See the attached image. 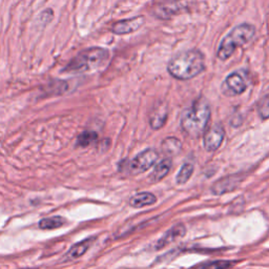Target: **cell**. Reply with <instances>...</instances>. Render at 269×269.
Wrapping results in <instances>:
<instances>
[{
    "label": "cell",
    "instance_id": "6da1fadb",
    "mask_svg": "<svg viewBox=\"0 0 269 269\" xmlns=\"http://www.w3.org/2000/svg\"><path fill=\"white\" fill-rule=\"evenodd\" d=\"M205 56L199 50H184L172 57L168 64V73L178 80H190L205 70Z\"/></svg>",
    "mask_w": 269,
    "mask_h": 269
},
{
    "label": "cell",
    "instance_id": "7a4b0ae2",
    "mask_svg": "<svg viewBox=\"0 0 269 269\" xmlns=\"http://www.w3.org/2000/svg\"><path fill=\"white\" fill-rule=\"evenodd\" d=\"M210 117V104L205 98H200L182 114L181 128L188 137L199 138L208 128Z\"/></svg>",
    "mask_w": 269,
    "mask_h": 269
},
{
    "label": "cell",
    "instance_id": "3957f363",
    "mask_svg": "<svg viewBox=\"0 0 269 269\" xmlns=\"http://www.w3.org/2000/svg\"><path fill=\"white\" fill-rule=\"evenodd\" d=\"M110 59V52L106 48L94 46L81 50L72 59L62 73L84 74L94 72L104 66Z\"/></svg>",
    "mask_w": 269,
    "mask_h": 269
},
{
    "label": "cell",
    "instance_id": "277c9868",
    "mask_svg": "<svg viewBox=\"0 0 269 269\" xmlns=\"http://www.w3.org/2000/svg\"><path fill=\"white\" fill-rule=\"evenodd\" d=\"M254 34L256 28L252 24H242L234 26L221 41L216 56L222 61L230 59L236 50L250 42Z\"/></svg>",
    "mask_w": 269,
    "mask_h": 269
},
{
    "label": "cell",
    "instance_id": "5b68a950",
    "mask_svg": "<svg viewBox=\"0 0 269 269\" xmlns=\"http://www.w3.org/2000/svg\"><path fill=\"white\" fill-rule=\"evenodd\" d=\"M196 0H164L154 6L152 15L158 19L168 20L172 17L188 12L194 6Z\"/></svg>",
    "mask_w": 269,
    "mask_h": 269
},
{
    "label": "cell",
    "instance_id": "8992f818",
    "mask_svg": "<svg viewBox=\"0 0 269 269\" xmlns=\"http://www.w3.org/2000/svg\"><path fill=\"white\" fill-rule=\"evenodd\" d=\"M250 84V72L246 70H238L226 77L221 86V88L224 95L234 97L243 94Z\"/></svg>",
    "mask_w": 269,
    "mask_h": 269
},
{
    "label": "cell",
    "instance_id": "52a82bcc",
    "mask_svg": "<svg viewBox=\"0 0 269 269\" xmlns=\"http://www.w3.org/2000/svg\"><path fill=\"white\" fill-rule=\"evenodd\" d=\"M159 159V154L156 150L148 148L138 154L136 157L130 161L128 170L132 174H139L146 172L154 166Z\"/></svg>",
    "mask_w": 269,
    "mask_h": 269
},
{
    "label": "cell",
    "instance_id": "ba28073f",
    "mask_svg": "<svg viewBox=\"0 0 269 269\" xmlns=\"http://www.w3.org/2000/svg\"><path fill=\"white\" fill-rule=\"evenodd\" d=\"M225 130L220 123H214L204 132V148L208 152H214L218 150L224 141Z\"/></svg>",
    "mask_w": 269,
    "mask_h": 269
},
{
    "label": "cell",
    "instance_id": "9c48e42d",
    "mask_svg": "<svg viewBox=\"0 0 269 269\" xmlns=\"http://www.w3.org/2000/svg\"><path fill=\"white\" fill-rule=\"evenodd\" d=\"M243 179H244L243 176L239 174L227 176V177H224L216 182H214L210 190L214 194H216V196L234 192L239 188Z\"/></svg>",
    "mask_w": 269,
    "mask_h": 269
},
{
    "label": "cell",
    "instance_id": "30bf717a",
    "mask_svg": "<svg viewBox=\"0 0 269 269\" xmlns=\"http://www.w3.org/2000/svg\"><path fill=\"white\" fill-rule=\"evenodd\" d=\"M146 22L143 16L132 17L130 19H123L112 26V32L116 35H126L136 32Z\"/></svg>",
    "mask_w": 269,
    "mask_h": 269
},
{
    "label": "cell",
    "instance_id": "8fae6325",
    "mask_svg": "<svg viewBox=\"0 0 269 269\" xmlns=\"http://www.w3.org/2000/svg\"><path fill=\"white\" fill-rule=\"evenodd\" d=\"M168 106L165 103H160V104L154 106L150 114V128L154 130L162 128L168 120Z\"/></svg>",
    "mask_w": 269,
    "mask_h": 269
},
{
    "label": "cell",
    "instance_id": "7c38bea8",
    "mask_svg": "<svg viewBox=\"0 0 269 269\" xmlns=\"http://www.w3.org/2000/svg\"><path fill=\"white\" fill-rule=\"evenodd\" d=\"M185 234H186V230H185V226L183 224H177V225L172 226L170 230L165 232L158 240V242L156 244V250H162V248H164L165 246H168L172 241H174L176 239H178V238H183L185 236Z\"/></svg>",
    "mask_w": 269,
    "mask_h": 269
},
{
    "label": "cell",
    "instance_id": "4fadbf2b",
    "mask_svg": "<svg viewBox=\"0 0 269 269\" xmlns=\"http://www.w3.org/2000/svg\"><path fill=\"white\" fill-rule=\"evenodd\" d=\"M172 160L170 158L161 160L156 165V166H154V170L150 174L148 181L150 183H157V182H160L161 180H163L168 174V172L172 168Z\"/></svg>",
    "mask_w": 269,
    "mask_h": 269
},
{
    "label": "cell",
    "instance_id": "5bb4252c",
    "mask_svg": "<svg viewBox=\"0 0 269 269\" xmlns=\"http://www.w3.org/2000/svg\"><path fill=\"white\" fill-rule=\"evenodd\" d=\"M156 202H157V196L152 192H146L136 194L134 196H132L130 200V206L134 208H146V206L152 205Z\"/></svg>",
    "mask_w": 269,
    "mask_h": 269
},
{
    "label": "cell",
    "instance_id": "9a60e30c",
    "mask_svg": "<svg viewBox=\"0 0 269 269\" xmlns=\"http://www.w3.org/2000/svg\"><path fill=\"white\" fill-rule=\"evenodd\" d=\"M92 241H94V238H88V239H86L84 241H81V242L72 246L70 250H68V252L66 256V260H68V261L76 260V258L84 256L88 250V248L90 247Z\"/></svg>",
    "mask_w": 269,
    "mask_h": 269
},
{
    "label": "cell",
    "instance_id": "2e32d148",
    "mask_svg": "<svg viewBox=\"0 0 269 269\" xmlns=\"http://www.w3.org/2000/svg\"><path fill=\"white\" fill-rule=\"evenodd\" d=\"M161 148L166 156H177L182 150V142L176 137H168L162 141Z\"/></svg>",
    "mask_w": 269,
    "mask_h": 269
},
{
    "label": "cell",
    "instance_id": "e0dca14e",
    "mask_svg": "<svg viewBox=\"0 0 269 269\" xmlns=\"http://www.w3.org/2000/svg\"><path fill=\"white\" fill-rule=\"evenodd\" d=\"M68 90V82L64 80H55L48 84V86L44 88L46 90V94L50 96H57L62 95Z\"/></svg>",
    "mask_w": 269,
    "mask_h": 269
},
{
    "label": "cell",
    "instance_id": "ac0fdd59",
    "mask_svg": "<svg viewBox=\"0 0 269 269\" xmlns=\"http://www.w3.org/2000/svg\"><path fill=\"white\" fill-rule=\"evenodd\" d=\"M66 223V219L62 218V216H50V218L41 220L38 225L41 230H56L64 226Z\"/></svg>",
    "mask_w": 269,
    "mask_h": 269
},
{
    "label": "cell",
    "instance_id": "d6986e66",
    "mask_svg": "<svg viewBox=\"0 0 269 269\" xmlns=\"http://www.w3.org/2000/svg\"><path fill=\"white\" fill-rule=\"evenodd\" d=\"M98 139V134L94 130H86L82 134H79V137L77 139V146L81 148H86L90 146L92 143L96 142Z\"/></svg>",
    "mask_w": 269,
    "mask_h": 269
},
{
    "label": "cell",
    "instance_id": "ffe728a7",
    "mask_svg": "<svg viewBox=\"0 0 269 269\" xmlns=\"http://www.w3.org/2000/svg\"><path fill=\"white\" fill-rule=\"evenodd\" d=\"M192 174H194V165L192 163H185L179 170L177 177H176V182L179 185L188 183Z\"/></svg>",
    "mask_w": 269,
    "mask_h": 269
},
{
    "label": "cell",
    "instance_id": "44dd1931",
    "mask_svg": "<svg viewBox=\"0 0 269 269\" xmlns=\"http://www.w3.org/2000/svg\"><path fill=\"white\" fill-rule=\"evenodd\" d=\"M238 264V261H230V260H218L212 261L210 263H206L201 266L199 269H230Z\"/></svg>",
    "mask_w": 269,
    "mask_h": 269
},
{
    "label": "cell",
    "instance_id": "7402d4cb",
    "mask_svg": "<svg viewBox=\"0 0 269 269\" xmlns=\"http://www.w3.org/2000/svg\"><path fill=\"white\" fill-rule=\"evenodd\" d=\"M258 112L262 120L269 119V90L258 102Z\"/></svg>",
    "mask_w": 269,
    "mask_h": 269
},
{
    "label": "cell",
    "instance_id": "603a6c76",
    "mask_svg": "<svg viewBox=\"0 0 269 269\" xmlns=\"http://www.w3.org/2000/svg\"><path fill=\"white\" fill-rule=\"evenodd\" d=\"M52 19H53V11H52V10H46V11H44L39 15L37 22L44 26L50 24L52 22Z\"/></svg>",
    "mask_w": 269,
    "mask_h": 269
}]
</instances>
